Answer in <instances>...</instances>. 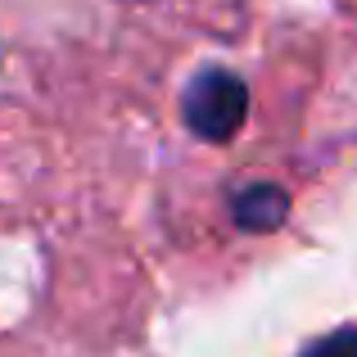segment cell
<instances>
[{
	"instance_id": "7a4b0ae2",
	"label": "cell",
	"mask_w": 357,
	"mask_h": 357,
	"mask_svg": "<svg viewBox=\"0 0 357 357\" xmlns=\"http://www.w3.org/2000/svg\"><path fill=\"white\" fill-rule=\"evenodd\" d=\"M289 213V195L280 190V185L271 181H258V185H244V190L231 199V218H236V227L244 231H276L280 222H285Z\"/></svg>"
},
{
	"instance_id": "6da1fadb",
	"label": "cell",
	"mask_w": 357,
	"mask_h": 357,
	"mask_svg": "<svg viewBox=\"0 0 357 357\" xmlns=\"http://www.w3.org/2000/svg\"><path fill=\"white\" fill-rule=\"evenodd\" d=\"M181 114L199 140H231L249 118V86L231 68H204L185 86Z\"/></svg>"
},
{
	"instance_id": "3957f363",
	"label": "cell",
	"mask_w": 357,
	"mask_h": 357,
	"mask_svg": "<svg viewBox=\"0 0 357 357\" xmlns=\"http://www.w3.org/2000/svg\"><path fill=\"white\" fill-rule=\"evenodd\" d=\"M303 357H357V331H335L326 340H317Z\"/></svg>"
}]
</instances>
